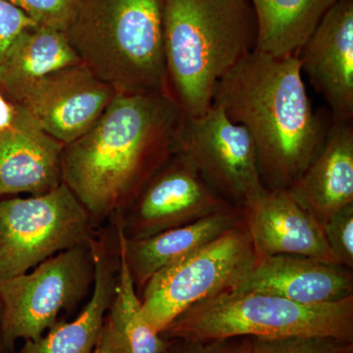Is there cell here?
<instances>
[{
	"label": "cell",
	"instance_id": "cell-1",
	"mask_svg": "<svg viewBox=\"0 0 353 353\" xmlns=\"http://www.w3.org/2000/svg\"><path fill=\"white\" fill-rule=\"evenodd\" d=\"M185 117L167 94H117L82 137L64 146L63 183L95 230L122 212L175 152Z\"/></svg>",
	"mask_w": 353,
	"mask_h": 353
},
{
	"label": "cell",
	"instance_id": "cell-2",
	"mask_svg": "<svg viewBox=\"0 0 353 353\" xmlns=\"http://www.w3.org/2000/svg\"><path fill=\"white\" fill-rule=\"evenodd\" d=\"M212 104L245 128L267 190H288L324 143L330 125L308 97L299 55L253 50L221 79Z\"/></svg>",
	"mask_w": 353,
	"mask_h": 353
},
{
	"label": "cell",
	"instance_id": "cell-3",
	"mask_svg": "<svg viewBox=\"0 0 353 353\" xmlns=\"http://www.w3.org/2000/svg\"><path fill=\"white\" fill-rule=\"evenodd\" d=\"M256 37L250 0H165L167 88L185 116L211 108L216 85L255 50Z\"/></svg>",
	"mask_w": 353,
	"mask_h": 353
},
{
	"label": "cell",
	"instance_id": "cell-4",
	"mask_svg": "<svg viewBox=\"0 0 353 353\" xmlns=\"http://www.w3.org/2000/svg\"><path fill=\"white\" fill-rule=\"evenodd\" d=\"M165 0H78L65 34L81 62L117 94H168Z\"/></svg>",
	"mask_w": 353,
	"mask_h": 353
},
{
	"label": "cell",
	"instance_id": "cell-5",
	"mask_svg": "<svg viewBox=\"0 0 353 353\" xmlns=\"http://www.w3.org/2000/svg\"><path fill=\"white\" fill-rule=\"evenodd\" d=\"M160 334L165 340L192 341L323 336L353 343V296L301 304L272 294L225 290L190 306Z\"/></svg>",
	"mask_w": 353,
	"mask_h": 353
},
{
	"label": "cell",
	"instance_id": "cell-6",
	"mask_svg": "<svg viewBox=\"0 0 353 353\" xmlns=\"http://www.w3.org/2000/svg\"><path fill=\"white\" fill-rule=\"evenodd\" d=\"M259 259L243 221L148 281L139 294L146 321L161 333L190 306L236 289Z\"/></svg>",
	"mask_w": 353,
	"mask_h": 353
},
{
	"label": "cell",
	"instance_id": "cell-7",
	"mask_svg": "<svg viewBox=\"0 0 353 353\" xmlns=\"http://www.w3.org/2000/svg\"><path fill=\"white\" fill-rule=\"evenodd\" d=\"M94 261L90 241L50 257L23 275L0 282L2 336L7 350L18 340L39 341L92 294Z\"/></svg>",
	"mask_w": 353,
	"mask_h": 353
},
{
	"label": "cell",
	"instance_id": "cell-8",
	"mask_svg": "<svg viewBox=\"0 0 353 353\" xmlns=\"http://www.w3.org/2000/svg\"><path fill=\"white\" fill-rule=\"evenodd\" d=\"M95 233L87 210L64 183L41 196L0 201V282L88 243Z\"/></svg>",
	"mask_w": 353,
	"mask_h": 353
},
{
	"label": "cell",
	"instance_id": "cell-9",
	"mask_svg": "<svg viewBox=\"0 0 353 353\" xmlns=\"http://www.w3.org/2000/svg\"><path fill=\"white\" fill-rule=\"evenodd\" d=\"M174 153L236 208H245L266 192L250 134L216 104L199 117H183Z\"/></svg>",
	"mask_w": 353,
	"mask_h": 353
},
{
	"label": "cell",
	"instance_id": "cell-10",
	"mask_svg": "<svg viewBox=\"0 0 353 353\" xmlns=\"http://www.w3.org/2000/svg\"><path fill=\"white\" fill-rule=\"evenodd\" d=\"M232 206L209 187L185 158L174 153L131 204L113 216L123 236L136 240L183 226Z\"/></svg>",
	"mask_w": 353,
	"mask_h": 353
},
{
	"label": "cell",
	"instance_id": "cell-11",
	"mask_svg": "<svg viewBox=\"0 0 353 353\" xmlns=\"http://www.w3.org/2000/svg\"><path fill=\"white\" fill-rule=\"evenodd\" d=\"M116 94L81 62L43 77L15 104L66 145L94 126Z\"/></svg>",
	"mask_w": 353,
	"mask_h": 353
},
{
	"label": "cell",
	"instance_id": "cell-12",
	"mask_svg": "<svg viewBox=\"0 0 353 353\" xmlns=\"http://www.w3.org/2000/svg\"><path fill=\"white\" fill-rule=\"evenodd\" d=\"M301 71L324 97L332 122H353V0H338L299 52Z\"/></svg>",
	"mask_w": 353,
	"mask_h": 353
},
{
	"label": "cell",
	"instance_id": "cell-13",
	"mask_svg": "<svg viewBox=\"0 0 353 353\" xmlns=\"http://www.w3.org/2000/svg\"><path fill=\"white\" fill-rule=\"evenodd\" d=\"M94 283L90 301L73 321H60L39 341H26L19 353H94L117 287L120 255L112 218L90 241Z\"/></svg>",
	"mask_w": 353,
	"mask_h": 353
},
{
	"label": "cell",
	"instance_id": "cell-14",
	"mask_svg": "<svg viewBox=\"0 0 353 353\" xmlns=\"http://www.w3.org/2000/svg\"><path fill=\"white\" fill-rule=\"evenodd\" d=\"M243 210L259 257L299 255L341 265L327 243L322 225L287 190H266Z\"/></svg>",
	"mask_w": 353,
	"mask_h": 353
},
{
	"label": "cell",
	"instance_id": "cell-15",
	"mask_svg": "<svg viewBox=\"0 0 353 353\" xmlns=\"http://www.w3.org/2000/svg\"><path fill=\"white\" fill-rule=\"evenodd\" d=\"M64 146L16 104L12 124L0 131V196H41L59 187Z\"/></svg>",
	"mask_w": 353,
	"mask_h": 353
},
{
	"label": "cell",
	"instance_id": "cell-16",
	"mask_svg": "<svg viewBox=\"0 0 353 353\" xmlns=\"http://www.w3.org/2000/svg\"><path fill=\"white\" fill-rule=\"evenodd\" d=\"M234 290L301 304L334 303L353 296L352 269L299 255L259 257Z\"/></svg>",
	"mask_w": 353,
	"mask_h": 353
},
{
	"label": "cell",
	"instance_id": "cell-17",
	"mask_svg": "<svg viewBox=\"0 0 353 353\" xmlns=\"http://www.w3.org/2000/svg\"><path fill=\"white\" fill-rule=\"evenodd\" d=\"M287 190L322 226L353 203V122H331L319 152Z\"/></svg>",
	"mask_w": 353,
	"mask_h": 353
},
{
	"label": "cell",
	"instance_id": "cell-18",
	"mask_svg": "<svg viewBox=\"0 0 353 353\" xmlns=\"http://www.w3.org/2000/svg\"><path fill=\"white\" fill-rule=\"evenodd\" d=\"M111 218L117 229L121 252L139 294L158 271L208 245L245 221L243 209L232 206L148 238L128 240L123 236L115 217Z\"/></svg>",
	"mask_w": 353,
	"mask_h": 353
},
{
	"label": "cell",
	"instance_id": "cell-19",
	"mask_svg": "<svg viewBox=\"0 0 353 353\" xmlns=\"http://www.w3.org/2000/svg\"><path fill=\"white\" fill-rule=\"evenodd\" d=\"M81 63L64 32L37 25L21 32L0 62V90L18 103L38 81Z\"/></svg>",
	"mask_w": 353,
	"mask_h": 353
},
{
	"label": "cell",
	"instance_id": "cell-20",
	"mask_svg": "<svg viewBox=\"0 0 353 353\" xmlns=\"http://www.w3.org/2000/svg\"><path fill=\"white\" fill-rule=\"evenodd\" d=\"M256 18L255 51L299 55L320 21L338 0H250Z\"/></svg>",
	"mask_w": 353,
	"mask_h": 353
},
{
	"label": "cell",
	"instance_id": "cell-21",
	"mask_svg": "<svg viewBox=\"0 0 353 353\" xmlns=\"http://www.w3.org/2000/svg\"><path fill=\"white\" fill-rule=\"evenodd\" d=\"M117 287L97 343L99 353H161L168 340L152 328L121 252Z\"/></svg>",
	"mask_w": 353,
	"mask_h": 353
},
{
	"label": "cell",
	"instance_id": "cell-22",
	"mask_svg": "<svg viewBox=\"0 0 353 353\" xmlns=\"http://www.w3.org/2000/svg\"><path fill=\"white\" fill-rule=\"evenodd\" d=\"M350 345L323 336L250 338V353H343Z\"/></svg>",
	"mask_w": 353,
	"mask_h": 353
},
{
	"label": "cell",
	"instance_id": "cell-23",
	"mask_svg": "<svg viewBox=\"0 0 353 353\" xmlns=\"http://www.w3.org/2000/svg\"><path fill=\"white\" fill-rule=\"evenodd\" d=\"M21 9L37 24L66 31L78 0H4Z\"/></svg>",
	"mask_w": 353,
	"mask_h": 353
},
{
	"label": "cell",
	"instance_id": "cell-24",
	"mask_svg": "<svg viewBox=\"0 0 353 353\" xmlns=\"http://www.w3.org/2000/svg\"><path fill=\"white\" fill-rule=\"evenodd\" d=\"M325 238L341 265L353 268V203L336 213L323 226Z\"/></svg>",
	"mask_w": 353,
	"mask_h": 353
},
{
	"label": "cell",
	"instance_id": "cell-25",
	"mask_svg": "<svg viewBox=\"0 0 353 353\" xmlns=\"http://www.w3.org/2000/svg\"><path fill=\"white\" fill-rule=\"evenodd\" d=\"M250 336L212 341L168 340L161 353H250Z\"/></svg>",
	"mask_w": 353,
	"mask_h": 353
},
{
	"label": "cell",
	"instance_id": "cell-26",
	"mask_svg": "<svg viewBox=\"0 0 353 353\" xmlns=\"http://www.w3.org/2000/svg\"><path fill=\"white\" fill-rule=\"evenodd\" d=\"M31 17L17 8L0 0V62L8 50L9 46L25 30L37 26Z\"/></svg>",
	"mask_w": 353,
	"mask_h": 353
},
{
	"label": "cell",
	"instance_id": "cell-27",
	"mask_svg": "<svg viewBox=\"0 0 353 353\" xmlns=\"http://www.w3.org/2000/svg\"><path fill=\"white\" fill-rule=\"evenodd\" d=\"M15 114L16 104L8 101L0 90V131H3L11 126Z\"/></svg>",
	"mask_w": 353,
	"mask_h": 353
},
{
	"label": "cell",
	"instance_id": "cell-28",
	"mask_svg": "<svg viewBox=\"0 0 353 353\" xmlns=\"http://www.w3.org/2000/svg\"><path fill=\"white\" fill-rule=\"evenodd\" d=\"M8 352L4 345L3 336H2V305L0 303V353Z\"/></svg>",
	"mask_w": 353,
	"mask_h": 353
},
{
	"label": "cell",
	"instance_id": "cell-29",
	"mask_svg": "<svg viewBox=\"0 0 353 353\" xmlns=\"http://www.w3.org/2000/svg\"><path fill=\"white\" fill-rule=\"evenodd\" d=\"M6 353H19V352H15V350H8V352H6Z\"/></svg>",
	"mask_w": 353,
	"mask_h": 353
},
{
	"label": "cell",
	"instance_id": "cell-30",
	"mask_svg": "<svg viewBox=\"0 0 353 353\" xmlns=\"http://www.w3.org/2000/svg\"><path fill=\"white\" fill-rule=\"evenodd\" d=\"M94 353H99V352H97V348H95V350H94Z\"/></svg>",
	"mask_w": 353,
	"mask_h": 353
}]
</instances>
